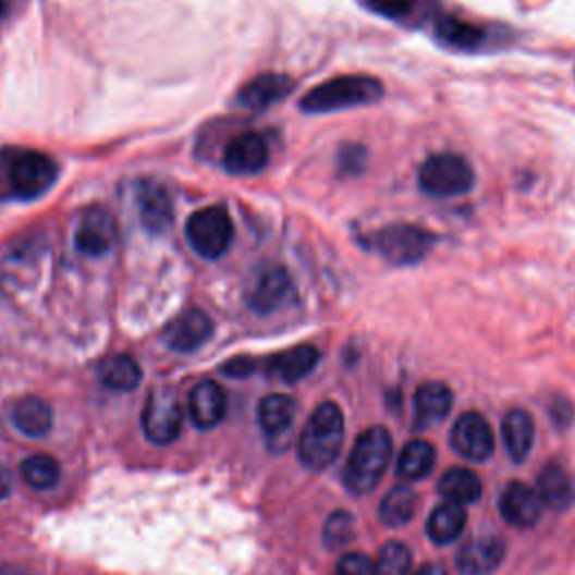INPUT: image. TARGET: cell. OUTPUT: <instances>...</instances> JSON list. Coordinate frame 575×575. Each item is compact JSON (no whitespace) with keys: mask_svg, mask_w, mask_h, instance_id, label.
<instances>
[{"mask_svg":"<svg viewBox=\"0 0 575 575\" xmlns=\"http://www.w3.org/2000/svg\"><path fill=\"white\" fill-rule=\"evenodd\" d=\"M59 162L41 151H0V200H36L59 180Z\"/></svg>","mask_w":575,"mask_h":575,"instance_id":"obj_1","label":"cell"},{"mask_svg":"<svg viewBox=\"0 0 575 575\" xmlns=\"http://www.w3.org/2000/svg\"><path fill=\"white\" fill-rule=\"evenodd\" d=\"M393 443L384 427H371L363 431L351 450L344 467V484L353 494H369L382 481L391 463Z\"/></svg>","mask_w":575,"mask_h":575,"instance_id":"obj_2","label":"cell"},{"mask_svg":"<svg viewBox=\"0 0 575 575\" xmlns=\"http://www.w3.org/2000/svg\"><path fill=\"white\" fill-rule=\"evenodd\" d=\"M344 445V414L335 403H321L299 437V458L310 470H327Z\"/></svg>","mask_w":575,"mask_h":575,"instance_id":"obj_3","label":"cell"},{"mask_svg":"<svg viewBox=\"0 0 575 575\" xmlns=\"http://www.w3.org/2000/svg\"><path fill=\"white\" fill-rule=\"evenodd\" d=\"M384 95L382 84L367 75H342L323 82L302 97V111L310 115L348 111L355 106L376 103Z\"/></svg>","mask_w":575,"mask_h":575,"instance_id":"obj_4","label":"cell"},{"mask_svg":"<svg viewBox=\"0 0 575 575\" xmlns=\"http://www.w3.org/2000/svg\"><path fill=\"white\" fill-rule=\"evenodd\" d=\"M192 249L203 259H221L234 241V223L225 207L213 205L198 209L185 225Z\"/></svg>","mask_w":575,"mask_h":575,"instance_id":"obj_5","label":"cell"},{"mask_svg":"<svg viewBox=\"0 0 575 575\" xmlns=\"http://www.w3.org/2000/svg\"><path fill=\"white\" fill-rule=\"evenodd\" d=\"M418 185L427 196L454 198L475 185V171L465 158L456 154H439L425 160L418 173Z\"/></svg>","mask_w":575,"mask_h":575,"instance_id":"obj_6","label":"cell"},{"mask_svg":"<svg viewBox=\"0 0 575 575\" xmlns=\"http://www.w3.org/2000/svg\"><path fill=\"white\" fill-rule=\"evenodd\" d=\"M435 234L418 225H387L374 234L371 243L378 255L393 266H414L420 264L431 247H435Z\"/></svg>","mask_w":575,"mask_h":575,"instance_id":"obj_7","label":"cell"},{"mask_svg":"<svg viewBox=\"0 0 575 575\" xmlns=\"http://www.w3.org/2000/svg\"><path fill=\"white\" fill-rule=\"evenodd\" d=\"M144 435L151 443L169 445L180 437L183 429V407H180L171 389H158L149 395L142 414Z\"/></svg>","mask_w":575,"mask_h":575,"instance_id":"obj_8","label":"cell"},{"mask_svg":"<svg viewBox=\"0 0 575 575\" xmlns=\"http://www.w3.org/2000/svg\"><path fill=\"white\" fill-rule=\"evenodd\" d=\"M291 295L293 279L288 270L283 266H268L249 283L247 306L259 315H270L291 299Z\"/></svg>","mask_w":575,"mask_h":575,"instance_id":"obj_9","label":"cell"},{"mask_svg":"<svg viewBox=\"0 0 575 575\" xmlns=\"http://www.w3.org/2000/svg\"><path fill=\"white\" fill-rule=\"evenodd\" d=\"M118 241L113 213L103 207H90L82 213L75 230V247L86 257H101Z\"/></svg>","mask_w":575,"mask_h":575,"instance_id":"obj_10","label":"cell"},{"mask_svg":"<svg viewBox=\"0 0 575 575\" xmlns=\"http://www.w3.org/2000/svg\"><path fill=\"white\" fill-rule=\"evenodd\" d=\"M139 223L149 234H164L173 225V200L158 180H142L135 192Z\"/></svg>","mask_w":575,"mask_h":575,"instance_id":"obj_11","label":"cell"},{"mask_svg":"<svg viewBox=\"0 0 575 575\" xmlns=\"http://www.w3.org/2000/svg\"><path fill=\"white\" fill-rule=\"evenodd\" d=\"M213 333L211 317L200 308H189L175 317L162 333L164 344L175 353H194L198 351Z\"/></svg>","mask_w":575,"mask_h":575,"instance_id":"obj_12","label":"cell"},{"mask_svg":"<svg viewBox=\"0 0 575 575\" xmlns=\"http://www.w3.org/2000/svg\"><path fill=\"white\" fill-rule=\"evenodd\" d=\"M452 445L461 456L479 463L492 456L494 435L481 414L467 412L452 427Z\"/></svg>","mask_w":575,"mask_h":575,"instance_id":"obj_13","label":"cell"},{"mask_svg":"<svg viewBox=\"0 0 575 575\" xmlns=\"http://www.w3.org/2000/svg\"><path fill=\"white\" fill-rule=\"evenodd\" d=\"M270 162V149L264 135L241 133L232 137L223 154V167L234 175L261 173Z\"/></svg>","mask_w":575,"mask_h":575,"instance_id":"obj_14","label":"cell"},{"mask_svg":"<svg viewBox=\"0 0 575 575\" xmlns=\"http://www.w3.org/2000/svg\"><path fill=\"white\" fill-rule=\"evenodd\" d=\"M545 503L539 499L537 490L522 481H513L499 497V513L515 528H530L542 517Z\"/></svg>","mask_w":575,"mask_h":575,"instance_id":"obj_15","label":"cell"},{"mask_svg":"<svg viewBox=\"0 0 575 575\" xmlns=\"http://www.w3.org/2000/svg\"><path fill=\"white\" fill-rule=\"evenodd\" d=\"M295 82L281 75V72H264V75L249 79L236 95L238 106L247 108V111H268L270 106L283 101L288 95L293 93Z\"/></svg>","mask_w":575,"mask_h":575,"instance_id":"obj_16","label":"cell"},{"mask_svg":"<svg viewBox=\"0 0 575 575\" xmlns=\"http://www.w3.org/2000/svg\"><path fill=\"white\" fill-rule=\"evenodd\" d=\"M506 547L497 535H477L465 542L456 555V568L461 575H490L503 560Z\"/></svg>","mask_w":575,"mask_h":575,"instance_id":"obj_17","label":"cell"},{"mask_svg":"<svg viewBox=\"0 0 575 575\" xmlns=\"http://www.w3.org/2000/svg\"><path fill=\"white\" fill-rule=\"evenodd\" d=\"M228 401L225 391L219 382L205 380L198 382L189 393V418L198 429H211L221 425L225 418Z\"/></svg>","mask_w":575,"mask_h":575,"instance_id":"obj_18","label":"cell"},{"mask_svg":"<svg viewBox=\"0 0 575 575\" xmlns=\"http://www.w3.org/2000/svg\"><path fill=\"white\" fill-rule=\"evenodd\" d=\"M317 365H319V351L313 344H299L272 355L268 359L266 371L281 382L293 384L304 380L308 374H313Z\"/></svg>","mask_w":575,"mask_h":575,"instance_id":"obj_19","label":"cell"},{"mask_svg":"<svg viewBox=\"0 0 575 575\" xmlns=\"http://www.w3.org/2000/svg\"><path fill=\"white\" fill-rule=\"evenodd\" d=\"M454 403V395L448 384L443 382H425L418 387L414 395V409H416V420L414 425L418 429H425L429 425H437L448 418L450 409Z\"/></svg>","mask_w":575,"mask_h":575,"instance_id":"obj_20","label":"cell"},{"mask_svg":"<svg viewBox=\"0 0 575 575\" xmlns=\"http://www.w3.org/2000/svg\"><path fill=\"white\" fill-rule=\"evenodd\" d=\"M435 34L443 46L452 50H463V52L479 50L488 41V29L467 23V21H461L456 16H445V14L437 16Z\"/></svg>","mask_w":575,"mask_h":575,"instance_id":"obj_21","label":"cell"},{"mask_svg":"<svg viewBox=\"0 0 575 575\" xmlns=\"http://www.w3.org/2000/svg\"><path fill=\"white\" fill-rule=\"evenodd\" d=\"M257 414H259V425L264 427L270 439L288 437V431H291L295 423L297 403L285 393H270L259 403Z\"/></svg>","mask_w":575,"mask_h":575,"instance_id":"obj_22","label":"cell"},{"mask_svg":"<svg viewBox=\"0 0 575 575\" xmlns=\"http://www.w3.org/2000/svg\"><path fill=\"white\" fill-rule=\"evenodd\" d=\"M12 423L25 437L41 439L52 427V412L50 405L36 395H25L12 407Z\"/></svg>","mask_w":575,"mask_h":575,"instance_id":"obj_23","label":"cell"},{"mask_svg":"<svg viewBox=\"0 0 575 575\" xmlns=\"http://www.w3.org/2000/svg\"><path fill=\"white\" fill-rule=\"evenodd\" d=\"M537 494L539 499H542L545 506L553 511H564L571 506V501L575 497V488L562 465L549 463L537 477Z\"/></svg>","mask_w":575,"mask_h":575,"instance_id":"obj_24","label":"cell"},{"mask_svg":"<svg viewBox=\"0 0 575 575\" xmlns=\"http://www.w3.org/2000/svg\"><path fill=\"white\" fill-rule=\"evenodd\" d=\"M465 519H467L465 506H458V503L445 501V503H441V506L435 509V513L427 517V526H425L427 537L435 545L445 547V545L454 542V539L463 533Z\"/></svg>","mask_w":575,"mask_h":575,"instance_id":"obj_25","label":"cell"},{"mask_svg":"<svg viewBox=\"0 0 575 575\" xmlns=\"http://www.w3.org/2000/svg\"><path fill=\"white\" fill-rule=\"evenodd\" d=\"M501 435H503V443H506L509 454L515 461H524L530 454V448L535 441L533 416L524 409L509 412L501 423Z\"/></svg>","mask_w":575,"mask_h":575,"instance_id":"obj_26","label":"cell"},{"mask_svg":"<svg viewBox=\"0 0 575 575\" xmlns=\"http://www.w3.org/2000/svg\"><path fill=\"white\" fill-rule=\"evenodd\" d=\"M439 492L443 494L445 501L465 506V503H475L481 497L484 484H481L479 475L475 470H470V467H452V470H448L441 477Z\"/></svg>","mask_w":575,"mask_h":575,"instance_id":"obj_27","label":"cell"},{"mask_svg":"<svg viewBox=\"0 0 575 575\" xmlns=\"http://www.w3.org/2000/svg\"><path fill=\"white\" fill-rule=\"evenodd\" d=\"M435 463H437L435 445L427 441H412L403 448L399 456V465H395V473H399L403 481H420L435 470Z\"/></svg>","mask_w":575,"mask_h":575,"instance_id":"obj_28","label":"cell"},{"mask_svg":"<svg viewBox=\"0 0 575 575\" xmlns=\"http://www.w3.org/2000/svg\"><path fill=\"white\" fill-rule=\"evenodd\" d=\"M99 380L113 391H133L142 382V369L133 357L113 355L99 365Z\"/></svg>","mask_w":575,"mask_h":575,"instance_id":"obj_29","label":"cell"},{"mask_svg":"<svg viewBox=\"0 0 575 575\" xmlns=\"http://www.w3.org/2000/svg\"><path fill=\"white\" fill-rule=\"evenodd\" d=\"M367 8L395 23H420L431 14V0H365Z\"/></svg>","mask_w":575,"mask_h":575,"instance_id":"obj_30","label":"cell"},{"mask_svg":"<svg viewBox=\"0 0 575 575\" xmlns=\"http://www.w3.org/2000/svg\"><path fill=\"white\" fill-rule=\"evenodd\" d=\"M416 513V492L409 486L391 488L380 503V519L389 528L405 526Z\"/></svg>","mask_w":575,"mask_h":575,"instance_id":"obj_31","label":"cell"},{"mask_svg":"<svg viewBox=\"0 0 575 575\" xmlns=\"http://www.w3.org/2000/svg\"><path fill=\"white\" fill-rule=\"evenodd\" d=\"M21 475L34 490H50L61 479V467L57 458L48 454H34L21 463Z\"/></svg>","mask_w":575,"mask_h":575,"instance_id":"obj_32","label":"cell"},{"mask_svg":"<svg viewBox=\"0 0 575 575\" xmlns=\"http://www.w3.org/2000/svg\"><path fill=\"white\" fill-rule=\"evenodd\" d=\"M376 568L378 575H412V553L401 542H389L380 549Z\"/></svg>","mask_w":575,"mask_h":575,"instance_id":"obj_33","label":"cell"},{"mask_svg":"<svg viewBox=\"0 0 575 575\" xmlns=\"http://www.w3.org/2000/svg\"><path fill=\"white\" fill-rule=\"evenodd\" d=\"M355 535V524L353 517L346 511H335L327 524H323V542L329 549H342L346 547Z\"/></svg>","mask_w":575,"mask_h":575,"instance_id":"obj_34","label":"cell"},{"mask_svg":"<svg viewBox=\"0 0 575 575\" xmlns=\"http://www.w3.org/2000/svg\"><path fill=\"white\" fill-rule=\"evenodd\" d=\"M335 575H378L376 562L365 553H346L338 566Z\"/></svg>","mask_w":575,"mask_h":575,"instance_id":"obj_35","label":"cell"},{"mask_svg":"<svg viewBox=\"0 0 575 575\" xmlns=\"http://www.w3.org/2000/svg\"><path fill=\"white\" fill-rule=\"evenodd\" d=\"M255 369H257V365H255V359H252V357H234L223 367V374L238 380V378H247Z\"/></svg>","mask_w":575,"mask_h":575,"instance_id":"obj_36","label":"cell"},{"mask_svg":"<svg viewBox=\"0 0 575 575\" xmlns=\"http://www.w3.org/2000/svg\"><path fill=\"white\" fill-rule=\"evenodd\" d=\"M342 169L344 171H359L363 169V160H365V149L359 147H346L342 154Z\"/></svg>","mask_w":575,"mask_h":575,"instance_id":"obj_37","label":"cell"},{"mask_svg":"<svg viewBox=\"0 0 575 575\" xmlns=\"http://www.w3.org/2000/svg\"><path fill=\"white\" fill-rule=\"evenodd\" d=\"M12 492V477L8 473V467L0 463V499H5Z\"/></svg>","mask_w":575,"mask_h":575,"instance_id":"obj_38","label":"cell"},{"mask_svg":"<svg viewBox=\"0 0 575 575\" xmlns=\"http://www.w3.org/2000/svg\"><path fill=\"white\" fill-rule=\"evenodd\" d=\"M414 575H448V571L441 564H423Z\"/></svg>","mask_w":575,"mask_h":575,"instance_id":"obj_39","label":"cell"},{"mask_svg":"<svg viewBox=\"0 0 575 575\" xmlns=\"http://www.w3.org/2000/svg\"><path fill=\"white\" fill-rule=\"evenodd\" d=\"M8 12H10V3L8 0H0V21L8 16Z\"/></svg>","mask_w":575,"mask_h":575,"instance_id":"obj_40","label":"cell"},{"mask_svg":"<svg viewBox=\"0 0 575 575\" xmlns=\"http://www.w3.org/2000/svg\"><path fill=\"white\" fill-rule=\"evenodd\" d=\"M0 575H27V573H23V571H14V568H3V571H0Z\"/></svg>","mask_w":575,"mask_h":575,"instance_id":"obj_41","label":"cell"}]
</instances>
